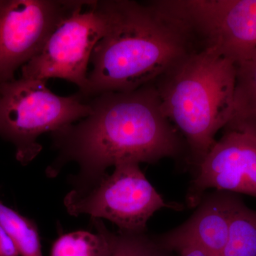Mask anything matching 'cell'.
<instances>
[{
  "label": "cell",
  "mask_w": 256,
  "mask_h": 256,
  "mask_svg": "<svg viewBox=\"0 0 256 256\" xmlns=\"http://www.w3.org/2000/svg\"><path fill=\"white\" fill-rule=\"evenodd\" d=\"M178 256H210L200 248L194 246H186L178 249Z\"/></svg>",
  "instance_id": "obj_17"
},
{
  "label": "cell",
  "mask_w": 256,
  "mask_h": 256,
  "mask_svg": "<svg viewBox=\"0 0 256 256\" xmlns=\"http://www.w3.org/2000/svg\"><path fill=\"white\" fill-rule=\"evenodd\" d=\"M220 256H256V210L242 205L236 213Z\"/></svg>",
  "instance_id": "obj_14"
},
{
  "label": "cell",
  "mask_w": 256,
  "mask_h": 256,
  "mask_svg": "<svg viewBox=\"0 0 256 256\" xmlns=\"http://www.w3.org/2000/svg\"><path fill=\"white\" fill-rule=\"evenodd\" d=\"M235 94L232 118L225 128L256 134V55L236 63Z\"/></svg>",
  "instance_id": "obj_11"
},
{
  "label": "cell",
  "mask_w": 256,
  "mask_h": 256,
  "mask_svg": "<svg viewBox=\"0 0 256 256\" xmlns=\"http://www.w3.org/2000/svg\"><path fill=\"white\" fill-rule=\"evenodd\" d=\"M92 1L88 10H77L50 34L38 54L22 68V77L46 80L64 79L82 92L92 50L105 35V18Z\"/></svg>",
  "instance_id": "obj_8"
},
{
  "label": "cell",
  "mask_w": 256,
  "mask_h": 256,
  "mask_svg": "<svg viewBox=\"0 0 256 256\" xmlns=\"http://www.w3.org/2000/svg\"><path fill=\"white\" fill-rule=\"evenodd\" d=\"M236 76L232 58L201 46L154 82L164 114L185 140L196 169L232 118Z\"/></svg>",
  "instance_id": "obj_3"
},
{
  "label": "cell",
  "mask_w": 256,
  "mask_h": 256,
  "mask_svg": "<svg viewBox=\"0 0 256 256\" xmlns=\"http://www.w3.org/2000/svg\"><path fill=\"white\" fill-rule=\"evenodd\" d=\"M46 82L21 77L0 87V137L14 144L22 164L40 154L41 134L75 124L92 110L86 96L56 95Z\"/></svg>",
  "instance_id": "obj_4"
},
{
  "label": "cell",
  "mask_w": 256,
  "mask_h": 256,
  "mask_svg": "<svg viewBox=\"0 0 256 256\" xmlns=\"http://www.w3.org/2000/svg\"><path fill=\"white\" fill-rule=\"evenodd\" d=\"M197 169L186 196L190 207H196L204 192L242 193L256 198V134L246 130L226 128Z\"/></svg>",
  "instance_id": "obj_9"
},
{
  "label": "cell",
  "mask_w": 256,
  "mask_h": 256,
  "mask_svg": "<svg viewBox=\"0 0 256 256\" xmlns=\"http://www.w3.org/2000/svg\"><path fill=\"white\" fill-rule=\"evenodd\" d=\"M244 204L236 194L217 190L202 197L198 208L185 223L156 240L169 252L194 246L210 256H220L232 220Z\"/></svg>",
  "instance_id": "obj_10"
},
{
  "label": "cell",
  "mask_w": 256,
  "mask_h": 256,
  "mask_svg": "<svg viewBox=\"0 0 256 256\" xmlns=\"http://www.w3.org/2000/svg\"><path fill=\"white\" fill-rule=\"evenodd\" d=\"M88 98L92 110L87 117L52 132L58 156L46 170L54 178L67 163H77L74 190L90 188L109 166L178 158L188 146L165 116L154 82Z\"/></svg>",
  "instance_id": "obj_1"
},
{
  "label": "cell",
  "mask_w": 256,
  "mask_h": 256,
  "mask_svg": "<svg viewBox=\"0 0 256 256\" xmlns=\"http://www.w3.org/2000/svg\"><path fill=\"white\" fill-rule=\"evenodd\" d=\"M105 35L92 50L86 97L132 92L153 84L201 46L190 26L162 0L94 1Z\"/></svg>",
  "instance_id": "obj_2"
},
{
  "label": "cell",
  "mask_w": 256,
  "mask_h": 256,
  "mask_svg": "<svg viewBox=\"0 0 256 256\" xmlns=\"http://www.w3.org/2000/svg\"><path fill=\"white\" fill-rule=\"evenodd\" d=\"M0 225L20 256H43L36 224L0 201Z\"/></svg>",
  "instance_id": "obj_13"
},
{
  "label": "cell",
  "mask_w": 256,
  "mask_h": 256,
  "mask_svg": "<svg viewBox=\"0 0 256 256\" xmlns=\"http://www.w3.org/2000/svg\"><path fill=\"white\" fill-rule=\"evenodd\" d=\"M144 233H114L108 228L110 256H168L169 250Z\"/></svg>",
  "instance_id": "obj_15"
},
{
  "label": "cell",
  "mask_w": 256,
  "mask_h": 256,
  "mask_svg": "<svg viewBox=\"0 0 256 256\" xmlns=\"http://www.w3.org/2000/svg\"><path fill=\"white\" fill-rule=\"evenodd\" d=\"M202 46L240 62L256 55V0H164Z\"/></svg>",
  "instance_id": "obj_7"
},
{
  "label": "cell",
  "mask_w": 256,
  "mask_h": 256,
  "mask_svg": "<svg viewBox=\"0 0 256 256\" xmlns=\"http://www.w3.org/2000/svg\"><path fill=\"white\" fill-rule=\"evenodd\" d=\"M136 162L114 165V172L104 175L90 188L72 190L64 198L70 215H90L116 224L124 233H144L146 223L156 210H178L170 204L148 181Z\"/></svg>",
  "instance_id": "obj_5"
},
{
  "label": "cell",
  "mask_w": 256,
  "mask_h": 256,
  "mask_svg": "<svg viewBox=\"0 0 256 256\" xmlns=\"http://www.w3.org/2000/svg\"><path fill=\"white\" fill-rule=\"evenodd\" d=\"M0 256H20L14 242L0 225Z\"/></svg>",
  "instance_id": "obj_16"
},
{
  "label": "cell",
  "mask_w": 256,
  "mask_h": 256,
  "mask_svg": "<svg viewBox=\"0 0 256 256\" xmlns=\"http://www.w3.org/2000/svg\"><path fill=\"white\" fill-rule=\"evenodd\" d=\"M92 220L97 233L77 230L64 234L52 246L50 256H110L107 227L99 218Z\"/></svg>",
  "instance_id": "obj_12"
},
{
  "label": "cell",
  "mask_w": 256,
  "mask_h": 256,
  "mask_svg": "<svg viewBox=\"0 0 256 256\" xmlns=\"http://www.w3.org/2000/svg\"><path fill=\"white\" fill-rule=\"evenodd\" d=\"M90 1L0 0V87L40 53L56 28Z\"/></svg>",
  "instance_id": "obj_6"
}]
</instances>
